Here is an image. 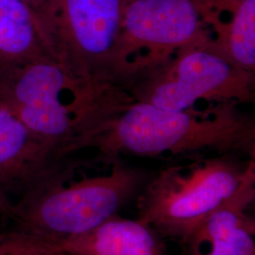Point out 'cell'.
<instances>
[{"mask_svg":"<svg viewBox=\"0 0 255 255\" xmlns=\"http://www.w3.org/2000/svg\"><path fill=\"white\" fill-rule=\"evenodd\" d=\"M255 167L236 155L201 158L152 175L137 197V219L161 237L188 244L210 213L237 191Z\"/></svg>","mask_w":255,"mask_h":255,"instance_id":"3","label":"cell"},{"mask_svg":"<svg viewBox=\"0 0 255 255\" xmlns=\"http://www.w3.org/2000/svg\"><path fill=\"white\" fill-rule=\"evenodd\" d=\"M97 95L52 56L0 71V107L64 154L82 149L100 120Z\"/></svg>","mask_w":255,"mask_h":255,"instance_id":"2","label":"cell"},{"mask_svg":"<svg viewBox=\"0 0 255 255\" xmlns=\"http://www.w3.org/2000/svg\"><path fill=\"white\" fill-rule=\"evenodd\" d=\"M255 200V167L226 201L203 220L187 245L192 255L203 245L209 251L199 255H255V222L248 210Z\"/></svg>","mask_w":255,"mask_h":255,"instance_id":"9","label":"cell"},{"mask_svg":"<svg viewBox=\"0 0 255 255\" xmlns=\"http://www.w3.org/2000/svg\"><path fill=\"white\" fill-rule=\"evenodd\" d=\"M230 19L206 18L217 38L211 40L213 48L229 62L255 72V0H241L229 10Z\"/></svg>","mask_w":255,"mask_h":255,"instance_id":"12","label":"cell"},{"mask_svg":"<svg viewBox=\"0 0 255 255\" xmlns=\"http://www.w3.org/2000/svg\"><path fill=\"white\" fill-rule=\"evenodd\" d=\"M46 56L34 10L20 0H0V71Z\"/></svg>","mask_w":255,"mask_h":255,"instance_id":"11","label":"cell"},{"mask_svg":"<svg viewBox=\"0 0 255 255\" xmlns=\"http://www.w3.org/2000/svg\"><path fill=\"white\" fill-rule=\"evenodd\" d=\"M78 166L71 155L35 135L0 107V190L11 201L16 197L15 205L66 183Z\"/></svg>","mask_w":255,"mask_h":255,"instance_id":"8","label":"cell"},{"mask_svg":"<svg viewBox=\"0 0 255 255\" xmlns=\"http://www.w3.org/2000/svg\"><path fill=\"white\" fill-rule=\"evenodd\" d=\"M58 245L65 255H165L164 244L153 229L119 215Z\"/></svg>","mask_w":255,"mask_h":255,"instance_id":"10","label":"cell"},{"mask_svg":"<svg viewBox=\"0 0 255 255\" xmlns=\"http://www.w3.org/2000/svg\"><path fill=\"white\" fill-rule=\"evenodd\" d=\"M15 205L9 198L0 190V220L13 219Z\"/></svg>","mask_w":255,"mask_h":255,"instance_id":"14","label":"cell"},{"mask_svg":"<svg viewBox=\"0 0 255 255\" xmlns=\"http://www.w3.org/2000/svg\"><path fill=\"white\" fill-rule=\"evenodd\" d=\"M235 103L213 112L212 118L185 111H167L136 101L86 142L105 159L120 154L156 157L214 150L220 154L255 157V122L234 109Z\"/></svg>","mask_w":255,"mask_h":255,"instance_id":"1","label":"cell"},{"mask_svg":"<svg viewBox=\"0 0 255 255\" xmlns=\"http://www.w3.org/2000/svg\"><path fill=\"white\" fill-rule=\"evenodd\" d=\"M134 95L139 102L167 111H185L201 100L250 102L255 99V72L229 62L207 37L142 76Z\"/></svg>","mask_w":255,"mask_h":255,"instance_id":"5","label":"cell"},{"mask_svg":"<svg viewBox=\"0 0 255 255\" xmlns=\"http://www.w3.org/2000/svg\"><path fill=\"white\" fill-rule=\"evenodd\" d=\"M0 255H65L57 242L17 230L0 234Z\"/></svg>","mask_w":255,"mask_h":255,"instance_id":"13","label":"cell"},{"mask_svg":"<svg viewBox=\"0 0 255 255\" xmlns=\"http://www.w3.org/2000/svg\"><path fill=\"white\" fill-rule=\"evenodd\" d=\"M126 0H46L34 10L49 53L74 77L98 85L119 39Z\"/></svg>","mask_w":255,"mask_h":255,"instance_id":"6","label":"cell"},{"mask_svg":"<svg viewBox=\"0 0 255 255\" xmlns=\"http://www.w3.org/2000/svg\"><path fill=\"white\" fill-rule=\"evenodd\" d=\"M206 25L198 0H126L109 64L123 74L138 54L128 76H144L179 49L209 37Z\"/></svg>","mask_w":255,"mask_h":255,"instance_id":"7","label":"cell"},{"mask_svg":"<svg viewBox=\"0 0 255 255\" xmlns=\"http://www.w3.org/2000/svg\"><path fill=\"white\" fill-rule=\"evenodd\" d=\"M27 4L28 7H30L33 10L38 9L46 0H20Z\"/></svg>","mask_w":255,"mask_h":255,"instance_id":"15","label":"cell"},{"mask_svg":"<svg viewBox=\"0 0 255 255\" xmlns=\"http://www.w3.org/2000/svg\"><path fill=\"white\" fill-rule=\"evenodd\" d=\"M109 174L61 184L25 203L15 205L17 230L54 242L77 237L119 215L135 199L152 174L113 161Z\"/></svg>","mask_w":255,"mask_h":255,"instance_id":"4","label":"cell"}]
</instances>
